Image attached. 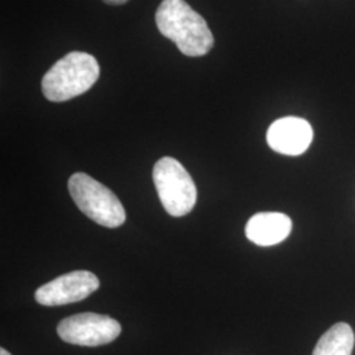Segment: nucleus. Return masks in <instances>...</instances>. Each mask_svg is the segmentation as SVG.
Here are the masks:
<instances>
[{
    "mask_svg": "<svg viewBox=\"0 0 355 355\" xmlns=\"http://www.w3.org/2000/svg\"><path fill=\"white\" fill-rule=\"evenodd\" d=\"M155 23L184 55L202 57L214 48L215 37L207 21L184 0H164L155 12Z\"/></svg>",
    "mask_w": 355,
    "mask_h": 355,
    "instance_id": "f257e3e1",
    "label": "nucleus"
},
{
    "mask_svg": "<svg viewBox=\"0 0 355 355\" xmlns=\"http://www.w3.org/2000/svg\"><path fill=\"white\" fill-rule=\"evenodd\" d=\"M99 76L101 67L94 55L71 51L53 64L44 76L42 94L51 102H66L89 91Z\"/></svg>",
    "mask_w": 355,
    "mask_h": 355,
    "instance_id": "f03ea898",
    "label": "nucleus"
},
{
    "mask_svg": "<svg viewBox=\"0 0 355 355\" xmlns=\"http://www.w3.org/2000/svg\"><path fill=\"white\" fill-rule=\"evenodd\" d=\"M69 192L76 207L96 224L117 228L127 215L119 198L101 182L85 173H76L69 179Z\"/></svg>",
    "mask_w": 355,
    "mask_h": 355,
    "instance_id": "7ed1b4c3",
    "label": "nucleus"
},
{
    "mask_svg": "<svg viewBox=\"0 0 355 355\" xmlns=\"http://www.w3.org/2000/svg\"><path fill=\"white\" fill-rule=\"evenodd\" d=\"M153 180L166 212L174 217L189 215L193 209L198 191L189 171L171 158H161L153 168Z\"/></svg>",
    "mask_w": 355,
    "mask_h": 355,
    "instance_id": "20e7f679",
    "label": "nucleus"
},
{
    "mask_svg": "<svg viewBox=\"0 0 355 355\" xmlns=\"http://www.w3.org/2000/svg\"><path fill=\"white\" fill-rule=\"evenodd\" d=\"M57 333L64 343L94 347L114 343L121 333V325L110 316L86 312L64 318Z\"/></svg>",
    "mask_w": 355,
    "mask_h": 355,
    "instance_id": "39448f33",
    "label": "nucleus"
},
{
    "mask_svg": "<svg viewBox=\"0 0 355 355\" xmlns=\"http://www.w3.org/2000/svg\"><path fill=\"white\" fill-rule=\"evenodd\" d=\"M99 286L101 282L95 274L78 270L41 286L36 291L35 299L38 304L45 306L71 304L89 297L99 288Z\"/></svg>",
    "mask_w": 355,
    "mask_h": 355,
    "instance_id": "423d86ee",
    "label": "nucleus"
},
{
    "mask_svg": "<svg viewBox=\"0 0 355 355\" xmlns=\"http://www.w3.org/2000/svg\"><path fill=\"white\" fill-rule=\"evenodd\" d=\"M313 141V129L302 119L288 116L274 121L267 130V144L274 152L284 155H300Z\"/></svg>",
    "mask_w": 355,
    "mask_h": 355,
    "instance_id": "0eeeda50",
    "label": "nucleus"
},
{
    "mask_svg": "<svg viewBox=\"0 0 355 355\" xmlns=\"http://www.w3.org/2000/svg\"><path fill=\"white\" fill-rule=\"evenodd\" d=\"M291 230L288 216L280 212H259L249 218L245 234L258 246H274L284 241Z\"/></svg>",
    "mask_w": 355,
    "mask_h": 355,
    "instance_id": "6e6552de",
    "label": "nucleus"
},
{
    "mask_svg": "<svg viewBox=\"0 0 355 355\" xmlns=\"http://www.w3.org/2000/svg\"><path fill=\"white\" fill-rule=\"evenodd\" d=\"M354 343L352 327L346 322H338L321 336L312 355H352Z\"/></svg>",
    "mask_w": 355,
    "mask_h": 355,
    "instance_id": "1a4fd4ad",
    "label": "nucleus"
},
{
    "mask_svg": "<svg viewBox=\"0 0 355 355\" xmlns=\"http://www.w3.org/2000/svg\"><path fill=\"white\" fill-rule=\"evenodd\" d=\"M103 1H105L107 4H111V6H120V4L127 3L128 0H103Z\"/></svg>",
    "mask_w": 355,
    "mask_h": 355,
    "instance_id": "9d476101",
    "label": "nucleus"
},
{
    "mask_svg": "<svg viewBox=\"0 0 355 355\" xmlns=\"http://www.w3.org/2000/svg\"><path fill=\"white\" fill-rule=\"evenodd\" d=\"M0 355H12V354H11V353H8V352H7V350H6V349H3V347H1V349H0Z\"/></svg>",
    "mask_w": 355,
    "mask_h": 355,
    "instance_id": "9b49d317",
    "label": "nucleus"
}]
</instances>
